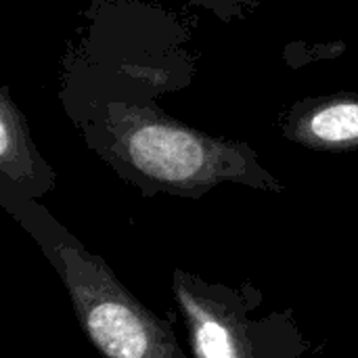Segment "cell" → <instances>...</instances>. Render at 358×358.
Returning a JSON list of instances; mask_svg holds the SVG:
<instances>
[{
	"label": "cell",
	"mask_w": 358,
	"mask_h": 358,
	"mask_svg": "<svg viewBox=\"0 0 358 358\" xmlns=\"http://www.w3.org/2000/svg\"><path fill=\"white\" fill-rule=\"evenodd\" d=\"M84 132L88 147L143 195L199 199L220 185L285 189L250 145L199 132L149 105L107 103Z\"/></svg>",
	"instance_id": "1"
},
{
	"label": "cell",
	"mask_w": 358,
	"mask_h": 358,
	"mask_svg": "<svg viewBox=\"0 0 358 358\" xmlns=\"http://www.w3.org/2000/svg\"><path fill=\"white\" fill-rule=\"evenodd\" d=\"M4 210L38 243L57 271L73 315L103 358H189L172 323L149 310L96 256L42 206L2 199Z\"/></svg>",
	"instance_id": "2"
},
{
	"label": "cell",
	"mask_w": 358,
	"mask_h": 358,
	"mask_svg": "<svg viewBox=\"0 0 358 358\" xmlns=\"http://www.w3.org/2000/svg\"><path fill=\"white\" fill-rule=\"evenodd\" d=\"M172 298L193 358H304L310 348L289 310L260 315L264 294L252 281L231 287L174 268Z\"/></svg>",
	"instance_id": "3"
},
{
	"label": "cell",
	"mask_w": 358,
	"mask_h": 358,
	"mask_svg": "<svg viewBox=\"0 0 358 358\" xmlns=\"http://www.w3.org/2000/svg\"><path fill=\"white\" fill-rule=\"evenodd\" d=\"M283 136L313 151L358 149V94L338 92L294 103L283 115Z\"/></svg>",
	"instance_id": "4"
},
{
	"label": "cell",
	"mask_w": 358,
	"mask_h": 358,
	"mask_svg": "<svg viewBox=\"0 0 358 358\" xmlns=\"http://www.w3.org/2000/svg\"><path fill=\"white\" fill-rule=\"evenodd\" d=\"M0 199L36 201L55 187V172L40 157L25 115L10 99L8 86L0 90Z\"/></svg>",
	"instance_id": "5"
}]
</instances>
